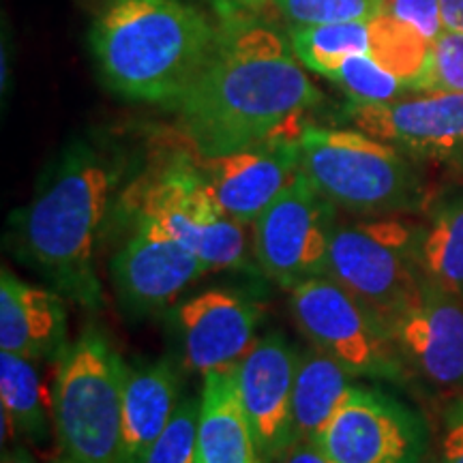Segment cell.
Instances as JSON below:
<instances>
[{
	"mask_svg": "<svg viewBox=\"0 0 463 463\" xmlns=\"http://www.w3.org/2000/svg\"><path fill=\"white\" fill-rule=\"evenodd\" d=\"M289 309L311 345L344 364L354 378L408 384L389 322L350 289L324 275L289 289Z\"/></svg>",
	"mask_w": 463,
	"mask_h": 463,
	"instance_id": "obj_8",
	"label": "cell"
},
{
	"mask_svg": "<svg viewBox=\"0 0 463 463\" xmlns=\"http://www.w3.org/2000/svg\"><path fill=\"white\" fill-rule=\"evenodd\" d=\"M239 3H245V5H260V3H264V0H239Z\"/></svg>",
	"mask_w": 463,
	"mask_h": 463,
	"instance_id": "obj_34",
	"label": "cell"
},
{
	"mask_svg": "<svg viewBox=\"0 0 463 463\" xmlns=\"http://www.w3.org/2000/svg\"><path fill=\"white\" fill-rule=\"evenodd\" d=\"M133 219L146 222L198 256L211 270H256L253 242L228 217L191 159L165 165L131 195Z\"/></svg>",
	"mask_w": 463,
	"mask_h": 463,
	"instance_id": "obj_6",
	"label": "cell"
},
{
	"mask_svg": "<svg viewBox=\"0 0 463 463\" xmlns=\"http://www.w3.org/2000/svg\"><path fill=\"white\" fill-rule=\"evenodd\" d=\"M300 352L281 333L253 341L236 364V389L245 416L266 463L294 444L292 392Z\"/></svg>",
	"mask_w": 463,
	"mask_h": 463,
	"instance_id": "obj_14",
	"label": "cell"
},
{
	"mask_svg": "<svg viewBox=\"0 0 463 463\" xmlns=\"http://www.w3.org/2000/svg\"><path fill=\"white\" fill-rule=\"evenodd\" d=\"M183 133L198 157L253 144L300 140L294 123L322 103V92L275 31L239 26L219 34L213 54L176 101Z\"/></svg>",
	"mask_w": 463,
	"mask_h": 463,
	"instance_id": "obj_1",
	"label": "cell"
},
{
	"mask_svg": "<svg viewBox=\"0 0 463 463\" xmlns=\"http://www.w3.org/2000/svg\"><path fill=\"white\" fill-rule=\"evenodd\" d=\"M331 80L347 92V97L356 106L391 103L412 95V89H410V84L405 80L378 65L367 54L347 56L337 71L333 73Z\"/></svg>",
	"mask_w": 463,
	"mask_h": 463,
	"instance_id": "obj_25",
	"label": "cell"
},
{
	"mask_svg": "<svg viewBox=\"0 0 463 463\" xmlns=\"http://www.w3.org/2000/svg\"><path fill=\"white\" fill-rule=\"evenodd\" d=\"M433 463H463V395L447 405Z\"/></svg>",
	"mask_w": 463,
	"mask_h": 463,
	"instance_id": "obj_30",
	"label": "cell"
},
{
	"mask_svg": "<svg viewBox=\"0 0 463 463\" xmlns=\"http://www.w3.org/2000/svg\"><path fill=\"white\" fill-rule=\"evenodd\" d=\"M198 463H266L242 410L234 369L204 373Z\"/></svg>",
	"mask_w": 463,
	"mask_h": 463,
	"instance_id": "obj_19",
	"label": "cell"
},
{
	"mask_svg": "<svg viewBox=\"0 0 463 463\" xmlns=\"http://www.w3.org/2000/svg\"><path fill=\"white\" fill-rule=\"evenodd\" d=\"M300 172L335 208L354 217L410 215L430 202L412 157L358 129L307 127Z\"/></svg>",
	"mask_w": 463,
	"mask_h": 463,
	"instance_id": "obj_4",
	"label": "cell"
},
{
	"mask_svg": "<svg viewBox=\"0 0 463 463\" xmlns=\"http://www.w3.org/2000/svg\"><path fill=\"white\" fill-rule=\"evenodd\" d=\"M369 24H372L369 56L378 65L405 80L412 92H416V82L420 80L427 61H430V39L422 37L414 26L405 24L399 17L389 14H380Z\"/></svg>",
	"mask_w": 463,
	"mask_h": 463,
	"instance_id": "obj_24",
	"label": "cell"
},
{
	"mask_svg": "<svg viewBox=\"0 0 463 463\" xmlns=\"http://www.w3.org/2000/svg\"><path fill=\"white\" fill-rule=\"evenodd\" d=\"M382 7H384V5H382Z\"/></svg>",
	"mask_w": 463,
	"mask_h": 463,
	"instance_id": "obj_35",
	"label": "cell"
},
{
	"mask_svg": "<svg viewBox=\"0 0 463 463\" xmlns=\"http://www.w3.org/2000/svg\"><path fill=\"white\" fill-rule=\"evenodd\" d=\"M3 463H37V459L24 442H14L9 449H3Z\"/></svg>",
	"mask_w": 463,
	"mask_h": 463,
	"instance_id": "obj_33",
	"label": "cell"
},
{
	"mask_svg": "<svg viewBox=\"0 0 463 463\" xmlns=\"http://www.w3.org/2000/svg\"><path fill=\"white\" fill-rule=\"evenodd\" d=\"M352 125L412 159L463 170V92H425L347 109Z\"/></svg>",
	"mask_w": 463,
	"mask_h": 463,
	"instance_id": "obj_12",
	"label": "cell"
},
{
	"mask_svg": "<svg viewBox=\"0 0 463 463\" xmlns=\"http://www.w3.org/2000/svg\"><path fill=\"white\" fill-rule=\"evenodd\" d=\"M118 183L112 161L86 144L62 155L43 187L14 219V249L71 303L99 309L95 249Z\"/></svg>",
	"mask_w": 463,
	"mask_h": 463,
	"instance_id": "obj_2",
	"label": "cell"
},
{
	"mask_svg": "<svg viewBox=\"0 0 463 463\" xmlns=\"http://www.w3.org/2000/svg\"><path fill=\"white\" fill-rule=\"evenodd\" d=\"M206 273L204 262L191 249L137 219H133L131 236L112 258L116 297L131 316L165 309Z\"/></svg>",
	"mask_w": 463,
	"mask_h": 463,
	"instance_id": "obj_13",
	"label": "cell"
},
{
	"mask_svg": "<svg viewBox=\"0 0 463 463\" xmlns=\"http://www.w3.org/2000/svg\"><path fill=\"white\" fill-rule=\"evenodd\" d=\"M178 403V372L172 361L127 369L118 463H144Z\"/></svg>",
	"mask_w": 463,
	"mask_h": 463,
	"instance_id": "obj_18",
	"label": "cell"
},
{
	"mask_svg": "<svg viewBox=\"0 0 463 463\" xmlns=\"http://www.w3.org/2000/svg\"><path fill=\"white\" fill-rule=\"evenodd\" d=\"M198 422L200 402L184 399L144 463H198Z\"/></svg>",
	"mask_w": 463,
	"mask_h": 463,
	"instance_id": "obj_27",
	"label": "cell"
},
{
	"mask_svg": "<svg viewBox=\"0 0 463 463\" xmlns=\"http://www.w3.org/2000/svg\"><path fill=\"white\" fill-rule=\"evenodd\" d=\"M416 92H463V33L442 31L431 42L430 61Z\"/></svg>",
	"mask_w": 463,
	"mask_h": 463,
	"instance_id": "obj_28",
	"label": "cell"
},
{
	"mask_svg": "<svg viewBox=\"0 0 463 463\" xmlns=\"http://www.w3.org/2000/svg\"><path fill=\"white\" fill-rule=\"evenodd\" d=\"M352 386L354 375L320 347L311 345L300 352L292 392L294 442H316L337 414Z\"/></svg>",
	"mask_w": 463,
	"mask_h": 463,
	"instance_id": "obj_20",
	"label": "cell"
},
{
	"mask_svg": "<svg viewBox=\"0 0 463 463\" xmlns=\"http://www.w3.org/2000/svg\"><path fill=\"white\" fill-rule=\"evenodd\" d=\"M412 378L447 395H463V298L431 279L389 322Z\"/></svg>",
	"mask_w": 463,
	"mask_h": 463,
	"instance_id": "obj_11",
	"label": "cell"
},
{
	"mask_svg": "<svg viewBox=\"0 0 463 463\" xmlns=\"http://www.w3.org/2000/svg\"><path fill=\"white\" fill-rule=\"evenodd\" d=\"M262 307L236 289L211 288L174 307V331L191 372L236 369L256 341Z\"/></svg>",
	"mask_w": 463,
	"mask_h": 463,
	"instance_id": "obj_15",
	"label": "cell"
},
{
	"mask_svg": "<svg viewBox=\"0 0 463 463\" xmlns=\"http://www.w3.org/2000/svg\"><path fill=\"white\" fill-rule=\"evenodd\" d=\"M382 5H384V14L395 15L405 24L414 26L430 42L444 31L439 0H382Z\"/></svg>",
	"mask_w": 463,
	"mask_h": 463,
	"instance_id": "obj_29",
	"label": "cell"
},
{
	"mask_svg": "<svg viewBox=\"0 0 463 463\" xmlns=\"http://www.w3.org/2000/svg\"><path fill=\"white\" fill-rule=\"evenodd\" d=\"M127 369L99 328L89 326L69 344L52 391L50 463H118Z\"/></svg>",
	"mask_w": 463,
	"mask_h": 463,
	"instance_id": "obj_5",
	"label": "cell"
},
{
	"mask_svg": "<svg viewBox=\"0 0 463 463\" xmlns=\"http://www.w3.org/2000/svg\"><path fill=\"white\" fill-rule=\"evenodd\" d=\"M316 442L335 463H422L430 431L408 403L354 384Z\"/></svg>",
	"mask_w": 463,
	"mask_h": 463,
	"instance_id": "obj_10",
	"label": "cell"
},
{
	"mask_svg": "<svg viewBox=\"0 0 463 463\" xmlns=\"http://www.w3.org/2000/svg\"><path fill=\"white\" fill-rule=\"evenodd\" d=\"M195 165L223 213L251 225L300 172V140L275 137Z\"/></svg>",
	"mask_w": 463,
	"mask_h": 463,
	"instance_id": "obj_16",
	"label": "cell"
},
{
	"mask_svg": "<svg viewBox=\"0 0 463 463\" xmlns=\"http://www.w3.org/2000/svg\"><path fill=\"white\" fill-rule=\"evenodd\" d=\"M335 223V206L298 172L251 223L258 269L288 289L324 277Z\"/></svg>",
	"mask_w": 463,
	"mask_h": 463,
	"instance_id": "obj_9",
	"label": "cell"
},
{
	"mask_svg": "<svg viewBox=\"0 0 463 463\" xmlns=\"http://www.w3.org/2000/svg\"><path fill=\"white\" fill-rule=\"evenodd\" d=\"M425 213L419 230L422 273L463 298V183L438 191Z\"/></svg>",
	"mask_w": 463,
	"mask_h": 463,
	"instance_id": "obj_21",
	"label": "cell"
},
{
	"mask_svg": "<svg viewBox=\"0 0 463 463\" xmlns=\"http://www.w3.org/2000/svg\"><path fill=\"white\" fill-rule=\"evenodd\" d=\"M273 5L297 26L373 20L384 14L382 0H273Z\"/></svg>",
	"mask_w": 463,
	"mask_h": 463,
	"instance_id": "obj_26",
	"label": "cell"
},
{
	"mask_svg": "<svg viewBox=\"0 0 463 463\" xmlns=\"http://www.w3.org/2000/svg\"><path fill=\"white\" fill-rule=\"evenodd\" d=\"M0 399H3V449L24 438L34 447H45L52 438L43 386L34 361L5 352L0 354Z\"/></svg>",
	"mask_w": 463,
	"mask_h": 463,
	"instance_id": "obj_22",
	"label": "cell"
},
{
	"mask_svg": "<svg viewBox=\"0 0 463 463\" xmlns=\"http://www.w3.org/2000/svg\"><path fill=\"white\" fill-rule=\"evenodd\" d=\"M215 43L206 17L184 0H112L90 34L103 80L136 101H176Z\"/></svg>",
	"mask_w": 463,
	"mask_h": 463,
	"instance_id": "obj_3",
	"label": "cell"
},
{
	"mask_svg": "<svg viewBox=\"0 0 463 463\" xmlns=\"http://www.w3.org/2000/svg\"><path fill=\"white\" fill-rule=\"evenodd\" d=\"M372 20L289 28V45L307 69L331 80L347 56L372 52Z\"/></svg>",
	"mask_w": 463,
	"mask_h": 463,
	"instance_id": "obj_23",
	"label": "cell"
},
{
	"mask_svg": "<svg viewBox=\"0 0 463 463\" xmlns=\"http://www.w3.org/2000/svg\"><path fill=\"white\" fill-rule=\"evenodd\" d=\"M420 223L402 217L335 223L326 275L391 322L420 292Z\"/></svg>",
	"mask_w": 463,
	"mask_h": 463,
	"instance_id": "obj_7",
	"label": "cell"
},
{
	"mask_svg": "<svg viewBox=\"0 0 463 463\" xmlns=\"http://www.w3.org/2000/svg\"><path fill=\"white\" fill-rule=\"evenodd\" d=\"M439 14L444 31L463 33V0H439Z\"/></svg>",
	"mask_w": 463,
	"mask_h": 463,
	"instance_id": "obj_32",
	"label": "cell"
},
{
	"mask_svg": "<svg viewBox=\"0 0 463 463\" xmlns=\"http://www.w3.org/2000/svg\"><path fill=\"white\" fill-rule=\"evenodd\" d=\"M275 463H335L322 447L311 439H298Z\"/></svg>",
	"mask_w": 463,
	"mask_h": 463,
	"instance_id": "obj_31",
	"label": "cell"
},
{
	"mask_svg": "<svg viewBox=\"0 0 463 463\" xmlns=\"http://www.w3.org/2000/svg\"><path fill=\"white\" fill-rule=\"evenodd\" d=\"M0 347L31 361H56L69 347L65 297L31 286L3 266L0 273Z\"/></svg>",
	"mask_w": 463,
	"mask_h": 463,
	"instance_id": "obj_17",
	"label": "cell"
}]
</instances>
